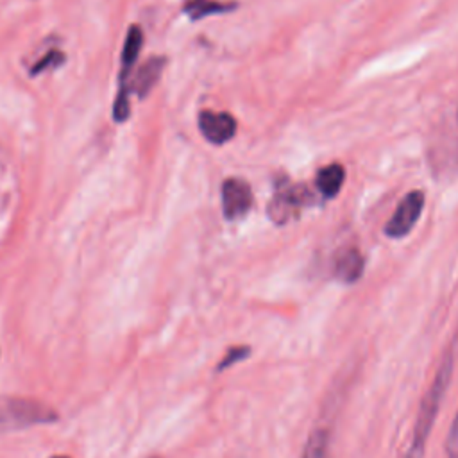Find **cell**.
Wrapping results in <instances>:
<instances>
[{
    "label": "cell",
    "mask_w": 458,
    "mask_h": 458,
    "mask_svg": "<svg viewBox=\"0 0 458 458\" xmlns=\"http://www.w3.org/2000/svg\"><path fill=\"white\" fill-rule=\"evenodd\" d=\"M363 256L358 249H344L336 254L333 263V272L342 283H354L363 274Z\"/></svg>",
    "instance_id": "obj_8"
},
{
    "label": "cell",
    "mask_w": 458,
    "mask_h": 458,
    "mask_svg": "<svg viewBox=\"0 0 458 458\" xmlns=\"http://www.w3.org/2000/svg\"><path fill=\"white\" fill-rule=\"evenodd\" d=\"M57 419V411L38 399L9 397L0 403V431H16L38 424H50Z\"/></svg>",
    "instance_id": "obj_2"
},
{
    "label": "cell",
    "mask_w": 458,
    "mask_h": 458,
    "mask_svg": "<svg viewBox=\"0 0 458 458\" xmlns=\"http://www.w3.org/2000/svg\"><path fill=\"white\" fill-rule=\"evenodd\" d=\"M331 435L326 428H315L306 440L302 458H329Z\"/></svg>",
    "instance_id": "obj_10"
},
{
    "label": "cell",
    "mask_w": 458,
    "mask_h": 458,
    "mask_svg": "<svg viewBox=\"0 0 458 458\" xmlns=\"http://www.w3.org/2000/svg\"><path fill=\"white\" fill-rule=\"evenodd\" d=\"M195 2H202V0H191V4H195Z\"/></svg>",
    "instance_id": "obj_16"
},
{
    "label": "cell",
    "mask_w": 458,
    "mask_h": 458,
    "mask_svg": "<svg viewBox=\"0 0 458 458\" xmlns=\"http://www.w3.org/2000/svg\"><path fill=\"white\" fill-rule=\"evenodd\" d=\"M199 129L209 143L224 145L234 136L236 120L224 111H202L199 114Z\"/></svg>",
    "instance_id": "obj_6"
},
{
    "label": "cell",
    "mask_w": 458,
    "mask_h": 458,
    "mask_svg": "<svg viewBox=\"0 0 458 458\" xmlns=\"http://www.w3.org/2000/svg\"><path fill=\"white\" fill-rule=\"evenodd\" d=\"M422 206H424L422 191L415 190V191H410L408 195H404V199L399 202L397 209L386 222L385 234L388 238H403L404 234H408L413 229V225L417 224V220L422 213Z\"/></svg>",
    "instance_id": "obj_4"
},
{
    "label": "cell",
    "mask_w": 458,
    "mask_h": 458,
    "mask_svg": "<svg viewBox=\"0 0 458 458\" xmlns=\"http://www.w3.org/2000/svg\"><path fill=\"white\" fill-rule=\"evenodd\" d=\"M453 363H454L453 352H447L442 358V361H440V365L437 369V374H435L429 388L426 390V394H424V397L420 401L417 420L413 424L411 442H410V447H408L404 458H422V453H424V447H426V440H428V437L431 433V428H433V422L437 419L442 397L445 394L447 383H449L451 374H453Z\"/></svg>",
    "instance_id": "obj_1"
},
{
    "label": "cell",
    "mask_w": 458,
    "mask_h": 458,
    "mask_svg": "<svg viewBox=\"0 0 458 458\" xmlns=\"http://www.w3.org/2000/svg\"><path fill=\"white\" fill-rule=\"evenodd\" d=\"M141 45H143V32L138 25H132L127 30L125 43H123V48H122V68H120V73H118V93H116V98H114V104H113V118L116 122H123L131 114V109H129V72H131L132 64L138 59Z\"/></svg>",
    "instance_id": "obj_3"
},
{
    "label": "cell",
    "mask_w": 458,
    "mask_h": 458,
    "mask_svg": "<svg viewBox=\"0 0 458 458\" xmlns=\"http://www.w3.org/2000/svg\"><path fill=\"white\" fill-rule=\"evenodd\" d=\"M163 68H165L163 57H150L148 61H145L141 64V68L136 72L134 79L129 82V91H134L140 98L147 97L148 91L159 81Z\"/></svg>",
    "instance_id": "obj_7"
},
{
    "label": "cell",
    "mask_w": 458,
    "mask_h": 458,
    "mask_svg": "<svg viewBox=\"0 0 458 458\" xmlns=\"http://www.w3.org/2000/svg\"><path fill=\"white\" fill-rule=\"evenodd\" d=\"M250 354V347L249 345H234L231 347L220 360V363L216 365V370H225L229 367H233L234 363L245 360Z\"/></svg>",
    "instance_id": "obj_11"
},
{
    "label": "cell",
    "mask_w": 458,
    "mask_h": 458,
    "mask_svg": "<svg viewBox=\"0 0 458 458\" xmlns=\"http://www.w3.org/2000/svg\"><path fill=\"white\" fill-rule=\"evenodd\" d=\"M252 204L250 186L243 179L229 177L222 184V211L227 220L243 216Z\"/></svg>",
    "instance_id": "obj_5"
},
{
    "label": "cell",
    "mask_w": 458,
    "mask_h": 458,
    "mask_svg": "<svg viewBox=\"0 0 458 458\" xmlns=\"http://www.w3.org/2000/svg\"><path fill=\"white\" fill-rule=\"evenodd\" d=\"M63 61H64V55H63L59 50H52V52H48L43 59H39V61L32 66L30 75H38V73L43 72V70H48V68H52V66H59Z\"/></svg>",
    "instance_id": "obj_13"
},
{
    "label": "cell",
    "mask_w": 458,
    "mask_h": 458,
    "mask_svg": "<svg viewBox=\"0 0 458 458\" xmlns=\"http://www.w3.org/2000/svg\"><path fill=\"white\" fill-rule=\"evenodd\" d=\"M227 7L222 5V4H213V2H208V0H202V2H195V4H188L186 11L190 13V16L193 20H199L206 14H211V13H222L225 11Z\"/></svg>",
    "instance_id": "obj_12"
},
{
    "label": "cell",
    "mask_w": 458,
    "mask_h": 458,
    "mask_svg": "<svg viewBox=\"0 0 458 458\" xmlns=\"http://www.w3.org/2000/svg\"><path fill=\"white\" fill-rule=\"evenodd\" d=\"M344 179H345L344 166L338 165V163H331L329 166L322 168L317 174V188L324 197L331 199L340 191V188L344 184Z\"/></svg>",
    "instance_id": "obj_9"
},
{
    "label": "cell",
    "mask_w": 458,
    "mask_h": 458,
    "mask_svg": "<svg viewBox=\"0 0 458 458\" xmlns=\"http://www.w3.org/2000/svg\"><path fill=\"white\" fill-rule=\"evenodd\" d=\"M52 458H68V456H52Z\"/></svg>",
    "instance_id": "obj_15"
},
{
    "label": "cell",
    "mask_w": 458,
    "mask_h": 458,
    "mask_svg": "<svg viewBox=\"0 0 458 458\" xmlns=\"http://www.w3.org/2000/svg\"><path fill=\"white\" fill-rule=\"evenodd\" d=\"M445 458H458V411L449 426V435L445 440Z\"/></svg>",
    "instance_id": "obj_14"
}]
</instances>
